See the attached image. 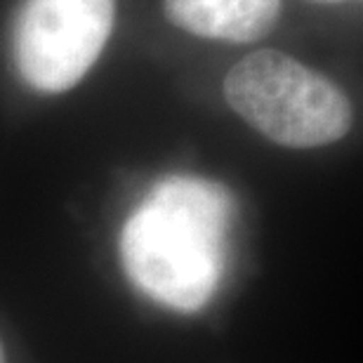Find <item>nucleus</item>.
Returning a JSON list of instances; mask_svg holds the SVG:
<instances>
[{"label": "nucleus", "instance_id": "7ed1b4c3", "mask_svg": "<svg viewBox=\"0 0 363 363\" xmlns=\"http://www.w3.org/2000/svg\"><path fill=\"white\" fill-rule=\"evenodd\" d=\"M113 28V0H24L14 64L38 92H67L99 60Z\"/></svg>", "mask_w": 363, "mask_h": 363}, {"label": "nucleus", "instance_id": "423d86ee", "mask_svg": "<svg viewBox=\"0 0 363 363\" xmlns=\"http://www.w3.org/2000/svg\"><path fill=\"white\" fill-rule=\"evenodd\" d=\"M0 363H3V350H0Z\"/></svg>", "mask_w": 363, "mask_h": 363}, {"label": "nucleus", "instance_id": "f03ea898", "mask_svg": "<svg viewBox=\"0 0 363 363\" xmlns=\"http://www.w3.org/2000/svg\"><path fill=\"white\" fill-rule=\"evenodd\" d=\"M224 97L245 123L283 147H325L352 128L345 92L279 50L243 57L224 78Z\"/></svg>", "mask_w": 363, "mask_h": 363}, {"label": "nucleus", "instance_id": "f257e3e1", "mask_svg": "<svg viewBox=\"0 0 363 363\" xmlns=\"http://www.w3.org/2000/svg\"><path fill=\"white\" fill-rule=\"evenodd\" d=\"M231 215V194L217 182L191 175L161 179L123 227L128 279L168 309H201L222 281Z\"/></svg>", "mask_w": 363, "mask_h": 363}, {"label": "nucleus", "instance_id": "20e7f679", "mask_svg": "<svg viewBox=\"0 0 363 363\" xmlns=\"http://www.w3.org/2000/svg\"><path fill=\"white\" fill-rule=\"evenodd\" d=\"M163 10L199 38L255 43L276 26L281 0H165Z\"/></svg>", "mask_w": 363, "mask_h": 363}, {"label": "nucleus", "instance_id": "39448f33", "mask_svg": "<svg viewBox=\"0 0 363 363\" xmlns=\"http://www.w3.org/2000/svg\"><path fill=\"white\" fill-rule=\"evenodd\" d=\"M323 3H342V0H323Z\"/></svg>", "mask_w": 363, "mask_h": 363}]
</instances>
